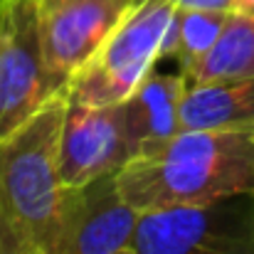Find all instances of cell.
<instances>
[{"label": "cell", "instance_id": "obj_1", "mask_svg": "<svg viewBox=\"0 0 254 254\" xmlns=\"http://www.w3.org/2000/svg\"><path fill=\"white\" fill-rule=\"evenodd\" d=\"M116 183L138 212L254 195V128L180 131L153 153L128 161Z\"/></svg>", "mask_w": 254, "mask_h": 254}, {"label": "cell", "instance_id": "obj_2", "mask_svg": "<svg viewBox=\"0 0 254 254\" xmlns=\"http://www.w3.org/2000/svg\"><path fill=\"white\" fill-rule=\"evenodd\" d=\"M67 106V91L55 94L30 121L0 141V202L40 254H47L55 242L67 197L60 170Z\"/></svg>", "mask_w": 254, "mask_h": 254}, {"label": "cell", "instance_id": "obj_3", "mask_svg": "<svg viewBox=\"0 0 254 254\" xmlns=\"http://www.w3.org/2000/svg\"><path fill=\"white\" fill-rule=\"evenodd\" d=\"M168 0H138L99 50L72 74L67 99L86 106L124 104L163 60V42L175 17Z\"/></svg>", "mask_w": 254, "mask_h": 254}, {"label": "cell", "instance_id": "obj_4", "mask_svg": "<svg viewBox=\"0 0 254 254\" xmlns=\"http://www.w3.org/2000/svg\"><path fill=\"white\" fill-rule=\"evenodd\" d=\"M133 254H254V195L141 212Z\"/></svg>", "mask_w": 254, "mask_h": 254}, {"label": "cell", "instance_id": "obj_5", "mask_svg": "<svg viewBox=\"0 0 254 254\" xmlns=\"http://www.w3.org/2000/svg\"><path fill=\"white\" fill-rule=\"evenodd\" d=\"M60 91L45 57L37 0H0V141Z\"/></svg>", "mask_w": 254, "mask_h": 254}, {"label": "cell", "instance_id": "obj_6", "mask_svg": "<svg viewBox=\"0 0 254 254\" xmlns=\"http://www.w3.org/2000/svg\"><path fill=\"white\" fill-rule=\"evenodd\" d=\"M141 212L121 195L116 173L67 188L60 227L47 254H124L133 250Z\"/></svg>", "mask_w": 254, "mask_h": 254}, {"label": "cell", "instance_id": "obj_7", "mask_svg": "<svg viewBox=\"0 0 254 254\" xmlns=\"http://www.w3.org/2000/svg\"><path fill=\"white\" fill-rule=\"evenodd\" d=\"M136 2L138 0H37L52 79L64 89Z\"/></svg>", "mask_w": 254, "mask_h": 254}, {"label": "cell", "instance_id": "obj_8", "mask_svg": "<svg viewBox=\"0 0 254 254\" xmlns=\"http://www.w3.org/2000/svg\"><path fill=\"white\" fill-rule=\"evenodd\" d=\"M131 161L121 104L86 106L69 101L62 138L60 170L64 188H84L89 183L119 173Z\"/></svg>", "mask_w": 254, "mask_h": 254}, {"label": "cell", "instance_id": "obj_9", "mask_svg": "<svg viewBox=\"0 0 254 254\" xmlns=\"http://www.w3.org/2000/svg\"><path fill=\"white\" fill-rule=\"evenodd\" d=\"M185 77L151 72L136 91L121 104L124 131L131 161L166 146L180 128V101L185 94Z\"/></svg>", "mask_w": 254, "mask_h": 254}, {"label": "cell", "instance_id": "obj_10", "mask_svg": "<svg viewBox=\"0 0 254 254\" xmlns=\"http://www.w3.org/2000/svg\"><path fill=\"white\" fill-rule=\"evenodd\" d=\"M183 131L254 128V77L188 84L180 101Z\"/></svg>", "mask_w": 254, "mask_h": 254}, {"label": "cell", "instance_id": "obj_11", "mask_svg": "<svg viewBox=\"0 0 254 254\" xmlns=\"http://www.w3.org/2000/svg\"><path fill=\"white\" fill-rule=\"evenodd\" d=\"M180 74L185 77V84L254 77V15L240 10L230 12L212 50Z\"/></svg>", "mask_w": 254, "mask_h": 254}, {"label": "cell", "instance_id": "obj_12", "mask_svg": "<svg viewBox=\"0 0 254 254\" xmlns=\"http://www.w3.org/2000/svg\"><path fill=\"white\" fill-rule=\"evenodd\" d=\"M230 12L220 10H175L170 30L163 42V57H173L180 72L197 64L217 42Z\"/></svg>", "mask_w": 254, "mask_h": 254}, {"label": "cell", "instance_id": "obj_13", "mask_svg": "<svg viewBox=\"0 0 254 254\" xmlns=\"http://www.w3.org/2000/svg\"><path fill=\"white\" fill-rule=\"evenodd\" d=\"M0 254H40L35 245L17 230L2 202H0Z\"/></svg>", "mask_w": 254, "mask_h": 254}, {"label": "cell", "instance_id": "obj_14", "mask_svg": "<svg viewBox=\"0 0 254 254\" xmlns=\"http://www.w3.org/2000/svg\"><path fill=\"white\" fill-rule=\"evenodd\" d=\"M178 10H220V12H235L237 0H168Z\"/></svg>", "mask_w": 254, "mask_h": 254}, {"label": "cell", "instance_id": "obj_15", "mask_svg": "<svg viewBox=\"0 0 254 254\" xmlns=\"http://www.w3.org/2000/svg\"><path fill=\"white\" fill-rule=\"evenodd\" d=\"M237 10L247 12V15H254V0H237Z\"/></svg>", "mask_w": 254, "mask_h": 254}, {"label": "cell", "instance_id": "obj_16", "mask_svg": "<svg viewBox=\"0 0 254 254\" xmlns=\"http://www.w3.org/2000/svg\"><path fill=\"white\" fill-rule=\"evenodd\" d=\"M124 254H133V250H131V252H124Z\"/></svg>", "mask_w": 254, "mask_h": 254}]
</instances>
